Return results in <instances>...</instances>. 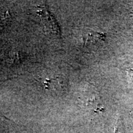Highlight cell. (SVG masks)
Masks as SVG:
<instances>
[{
	"mask_svg": "<svg viewBox=\"0 0 133 133\" xmlns=\"http://www.w3.org/2000/svg\"><path fill=\"white\" fill-rule=\"evenodd\" d=\"M106 35L104 33L89 30L83 36V45L84 49L94 51L105 42Z\"/></svg>",
	"mask_w": 133,
	"mask_h": 133,
	"instance_id": "1",
	"label": "cell"
},
{
	"mask_svg": "<svg viewBox=\"0 0 133 133\" xmlns=\"http://www.w3.org/2000/svg\"><path fill=\"white\" fill-rule=\"evenodd\" d=\"M0 116H3V117H4L5 118H6V119H8V118H6V116H4V115H3L2 114H1V112H0Z\"/></svg>",
	"mask_w": 133,
	"mask_h": 133,
	"instance_id": "2",
	"label": "cell"
}]
</instances>
